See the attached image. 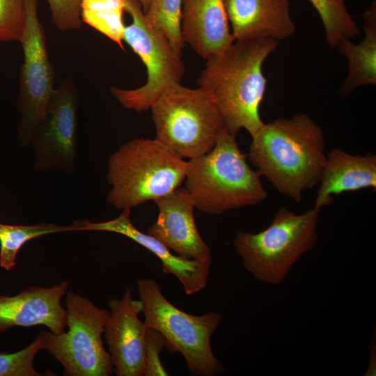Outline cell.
<instances>
[{
  "mask_svg": "<svg viewBox=\"0 0 376 376\" xmlns=\"http://www.w3.org/2000/svg\"><path fill=\"white\" fill-rule=\"evenodd\" d=\"M69 283L49 288L33 286L13 296L0 295V332L15 327L44 325L54 334L67 327V311L61 305Z\"/></svg>",
  "mask_w": 376,
  "mask_h": 376,
  "instance_id": "cell-14",
  "label": "cell"
},
{
  "mask_svg": "<svg viewBox=\"0 0 376 376\" xmlns=\"http://www.w3.org/2000/svg\"><path fill=\"white\" fill-rule=\"evenodd\" d=\"M43 350L41 335L28 346L13 353L0 352V376H39L33 366L37 353Z\"/></svg>",
  "mask_w": 376,
  "mask_h": 376,
  "instance_id": "cell-24",
  "label": "cell"
},
{
  "mask_svg": "<svg viewBox=\"0 0 376 376\" xmlns=\"http://www.w3.org/2000/svg\"><path fill=\"white\" fill-rule=\"evenodd\" d=\"M235 41L292 36L296 26L290 13L289 0H224Z\"/></svg>",
  "mask_w": 376,
  "mask_h": 376,
  "instance_id": "cell-16",
  "label": "cell"
},
{
  "mask_svg": "<svg viewBox=\"0 0 376 376\" xmlns=\"http://www.w3.org/2000/svg\"><path fill=\"white\" fill-rule=\"evenodd\" d=\"M137 288L146 327L164 336L170 352H180L193 373L214 376L224 372V366L214 356L210 343L222 320L220 313L209 311L192 315L180 310L164 297L152 279L139 280Z\"/></svg>",
  "mask_w": 376,
  "mask_h": 376,
  "instance_id": "cell-7",
  "label": "cell"
},
{
  "mask_svg": "<svg viewBox=\"0 0 376 376\" xmlns=\"http://www.w3.org/2000/svg\"><path fill=\"white\" fill-rule=\"evenodd\" d=\"M54 25L60 31L76 30L82 25V0H46Z\"/></svg>",
  "mask_w": 376,
  "mask_h": 376,
  "instance_id": "cell-26",
  "label": "cell"
},
{
  "mask_svg": "<svg viewBox=\"0 0 376 376\" xmlns=\"http://www.w3.org/2000/svg\"><path fill=\"white\" fill-rule=\"evenodd\" d=\"M251 138L247 157L281 194L299 203L304 192L319 184L325 137L309 116L297 113L264 123Z\"/></svg>",
  "mask_w": 376,
  "mask_h": 376,
  "instance_id": "cell-1",
  "label": "cell"
},
{
  "mask_svg": "<svg viewBox=\"0 0 376 376\" xmlns=\"http://www.w3.org/2000/svg\"><path fill=\"white\" fill-rule=\"evenodd\" d=\"M139 1L141 5L143 13H145L148 10L150 0H139Z\"/></svg>",
  "mask_w": 376,
  "mask_h": 376,
  "instance_id": "cell-29",
  "label": "cell"
},
{
  "mask_svg": "<svg viewBox=\"0 0 376 376\" xmlns=\"http://www.w3.org/2000/svg\"><path fill=\"white\" fill-rule=\"evenodd\" d=\"M365 36L359 44L343 39L336 46L348 61V72L340 88V93L349 95L365 85L376 84V3L373 1L362 14Z\"/></svg>",
  "mask_w": 376,
  "mask_h": 376,
  "instance_id": "cell-19",
  "label": "cell"
},
{
  "mask_svg": "<svg viewBox=\"0 0 376 376\" xmlns=\"http://www.w3.org/2000/svg\"><path fill=\"white\" fill-rule=\"evenodd\" d=\"M235 137L225 130L210 152L187 162L185 189L203 212L221 214L256 205L268 196L260 174L249 166Z\"/></svg>",
  "mask_w": 376,
  "mask_h": 376,
  "instance_id": "cell-3",
  "label": "cell"
},
{
  "mask_svg": "<svg viewBox=\"0 0 376 376\" xmlns=\"http://www.w3.org/2000/svg\"><path fill=\"white\" fill-rule=\"evenodd\" d=\"M125 11L132 22L125 27L123 40L145 64L147 81L135 89L111 87L110 91L125 108L141 112L169 86L180 83L185 65L166 36L148 22L139 0H125Z\"/></svg>",
  "mask_w": 376,
  "mask_h": 376,
  "instance_id": "cell-9",
  "label": "cell"
},
{
  "mask_svg": "<svg viewBox=\"0 0 376 376\" xmlns=\"http://www.w3.org/2000/svg\"><path fill=\"white\" fill-rule=\"evenodd\" d=\"M125 0H82V22L100 32L124 49L123 33L125 26L123 15Z\"/></svg>",
  "mask_w": 376,
  "mask_h": 376,
  "instance_id": "cell-20",
  "label": "cell"
},
{
  "mask_svg": "<svg viewBox=\"0 0 376 376\" xmlns=\"http://www.w3.org/2000/svg\"><path fill=\"white\" fill-rule=\"evenodd\" d=\"M65 295L68 330L60 334L41 331L43 350L62 365L65 375H111L112 360L102 338L109 310L72 291Z\"/></svg>",
  "mask_w": 376,
  "mask_h": 376,
  "instance_id": "cell-8",
  "label": "cell"
},
{
  "mask_svg": "<svg viewBox=\"0 0 376 376\" xmlns=\"http://www.w3.org/2000/svg\"><path fill=\"white\" fill-rule=\"evenodd\" d=\"M78 97L76 82L70 77L55 87L31 141L36 171L60 169L68 173L73 172Z\"/></svg>",
  "mask_w": 376,
  "mask_h": 376,
  "instance_id": "cell-11",
  "label": "cell"
},
{
  "mask_svg": "<svg viewBox=\"0 0 376 376\" xmlns=\"http://www.w3.org/2000/svg\"><path fill=\"white\" fill-rule=\"evenodd\" d=\"M181 10L182 0H150L145 13L148 22L166 36L180 56L185 46L180 26Z\"/></svg>",
  "mask_w": 376,
  "mask_h": 376,
  "instance_id": "cell-23",
  "label": "cell"
},
{
  "mask_svg": "<svg viewBox=\"0 0 376 376\" xmlns=\"http://www.w3.org/2000/svg\"><path fill=\"white\" fill-rule=\"evenodd\" d=\"M110 315L104 328L113 371L117 376H143L145 372L146 327L139 318L140 300L127 288L121 299H111Z\"/></svg>",
  "mask_w": 376,
  "mask_h": 376,
  "instance_id": "cell-12",
  "label": "cell"
},
{
  "mask_svg": "<svg viewBox=\"0 0 376 376\" xmlns=\"http://www.w3.org/2000/svg\"><path fill=\"white\" fill-rule=\"evenodd\" d=\"M26 0H0V41L19 42L26 22Z\"/></svg>",
  "mask_w": 376,
  "mask_h": 376,
  "instance_id": "cell-25",
  "label": "cell"
},
{
  "mask_svg": "<svg viewBox=\"0 0 376 376\" xmlns=\"http://www.w3.org/2000/svg\"><path fill=\"white\" fill-rule=\"evenodd\" d=\"M166 347L164 336L157 330L146 328L145 334L144 376L169 375L160 360V353Z\"/></svg>",
  "mask_w": 376,
  "mask_h": 376,
  "instance_id": "cell-27",
  "label": "cell"
},
{
  "mask_svg": "<svg viewBox=\"0 0 376 376\" xmlns=\"http://www.w3.org/2000/svg\"><path fill=\"white\" fill-rule=\"evenodd\" d=\"M187 165L156 139L131 140L109 159L107 178L111 189L107 201L131 210L165 196L185 181Z\"/></svg>",
  "mask_w": 376,
  "mask_h": 376,
  "instance_id": "cell-4",
  "label": "cell"
},
{
  "mask_svg": "<svg viewBox=\"0 0 376 376\" xmlns=\"http://www.w3.org/2000/svg\"><path fill=\"white\" fill-rule=\"evenodd\" d=\"M39 1L26 0L25 26L19 41L23 50L17 102L20 114L17 127L20 146L31 143L55 88L54 72L48 57L45 32L38 17Z\"/></svg>",
  "mask_w": 376,
  "mask_h": 376,
  "instance_id": "cell-10",
  "label": "cell"
},
{
  "mask_svg": "<svg viewBox=\"0 0 376 376\" xmlns=\"http://www.w3.org/2000/svg\"><path fill=\"white\" fill-rule=\"evenodd\" d=\"M313 207L321 210L338 196L347 191L376 189V155H352L334 148L326 155Z\"/></svg>",
  "mask_w": 376,
  "mask_h": 376,
  "instance_id": "cell-18",
  "label": "cell"
},
{
  "mask_svg": "<svg viewBox=\"0 0 376 376\" xmlns=\"http://www.w3.org/2000/svg\"><path fill=\"white\" fill-rule=\"evenodd\" d=\"M130 209L122 210L116 218L103 222L78 220L73 226L77 230L108 231L121 234L155 254L162 262L163 272L175 276L187 295L199 292L207 285L212 263L184 258L171 253L165 244L154 237L142 233L131 222Z\"/></svg>",
  "mask_w": 376,
  "mask_h": 376,
  "instance_id": "cell-15",
  "label": "cell"
},
{
  "mask_svg": "<svg viewBox=\"0 0 376 376\" xmlns=\"http://www.w3.org/2000/svg\"><path fill=\"white\" fill-rule=\"evenodd\" d=\"M183 40L205 60L233 42L224 0H182Z\"/></svg>",
  "mask_w": 376,
  "mask_h": 376,
  "instance_id": "cell-17",
  "label": "cell"
},
{
  "mask_svg": "<svg viewBox=\"0 0 376 376\" xmlns=\"http://www.w3.org/2000/svg\"><path fill=\"white\" fill-rule=\"evenodd\" d=\"M319 14L330 48H336L344 38L353 39L361 29L350 14L345 0H308Z\"/></svg>",
  "mask_w": 376,
  "mask_h": 376,
  "instance_id": "cell-22",
  "label": "cell"
},
{
  "mask_svg": "<svg viewBox=\"0 0 376 376\" xmlns=\"http://www.w3.org/2000/svg\"><path fill=\"white\" fill-rule=\"evenodd\" d=\"M320 210L296 214L282 206L270 224L256 233L240 231L233 246L244 268L258 281L279 285L318 241Z\"/></svg>",
  "mask_w": 376,
  "mask_h": 376,
  "instance_id": "cell-5",
  "label": "cell"
},
{
  "mask_svg": "<svg viewBox=\"0 0 376 376\" xmlns=\"http://www.w3.org/2000/svg\"><path fill=\"white\" fill-rule=\"evenodd\" d=\"M279 42L272 38L236 40L206 59L198 84L213 99L229 133L236 136L244 128L253 136L264 125L259 113L267 81L263 65Z\"/></svg>",
  "mask_w": 376,
  "mask_h": 376,
  "instance_id": "cell-2",
  "label": "cell"
},
{
  "mask_svg": "<svg viewBox=\"0 0 376 376\" xmlns=\"http://www.w3.org/2000/svg\"><path fill=\"white\" fill-rule=\"evenodd\" d=\"M154 202L159 213L156 221L148 228V234L184 258L212 263L211 250L197 229L195 205L187 190L178 187Z\"/></svg>",
  "mask_w": 376,
  "mask_h": 376,
  "instance_id": "cell-13",
  "label": "cell"
},
{
  "mask_svg": "<svg viewBox=\"0 0 376 376\" xmlns=\"http://www.w3.org/2000/svg\"><path fill=\"white\" fill-rule=\"evenodd\" d=\"M370 351L371 353L370 356V360L368 365V368L367 371L366 372L365 375H375V366L373 364V359H375V341L374 342V345H370Z\"/></svg>",
  "mask_w": 376,
  "mask_h": 376,
  "instance_id": "cell-28",
  "label": "cell"
},
{
  "mask_svg": "<svg viewBox=\"0 0 376 376\" xmlns=\"http://www.w3.org/2000/svg\"><path fill=\"white\" fill-rule=\"evenodd\" d=\"M75 231L73 225L53 224L37 225H10L0 223V266L9 271L16 265L18 251L28 241L57 233Z\"/></svg>",
  "mask_w": 376,
  "mask_h": 376,
  "instance_id": "cell-21",
  "label": "cell"
},
{
  "mask_svg": "<svg viewBox=\"0 0 376 376\" xmlns=\"http://www.w3.org/2000/svg\"><path fill=\"white\" fill-rule=\"evenodd\" d=\"M150 109L156 128L155 139L182 159L207 153L226 130L213 99L201 87L174 84Z\"/></svg>",
  "mask_w": 376,
  "mask_h": 376,
  "instance_id": "cell-6",
  "label": "cell"
}]
</instances>
